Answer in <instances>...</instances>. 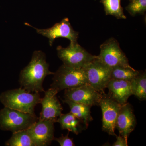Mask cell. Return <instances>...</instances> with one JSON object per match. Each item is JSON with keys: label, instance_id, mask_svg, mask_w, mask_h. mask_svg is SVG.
Returning a JSON list of instances; mask_svg holds the SVG:
<instances>
[{"label": "cell", "instance_id": "obj_1", "mask_svg": "<svg viewBox=\"0 0 146 146\" xmlns=\"http://www.w3.org/2000/svg\"><path fill=\"white\" fill-rule=\"evenodd\" d=\"M49 68L45 53L35 51L30 63L21 71L19 81L21 88L33 93L44 92L43 84L45 78L54 74Z\"/></svg>", "mask_w": 146, "mask_h": 146}, {"label": "cell", "instance_id": "obj_2", "mask_svg": "<svg viewBox=\"0 0 146 146\" xmlns=\"http://www.w3.org/2000/svg\"><path fill=\"white\" fill-rule=\"evenodd\" d=\"M39 93L29 92L23 88L7 90L0 95V102L4 107L34 115L35 108L40 103Z\"/></svg>", "mask_w": 146, "mask_h": 146}, {"label": "cell", "instance_id": "obj_3", "mask_svg": "<svg viewBox=\"0 0 146 146\" xmlns=\"http://www.w3.org/2000/svg\"><path fill=\"white\" fill-rule=\"evenodd\" d=\"M88 84L86 72L83 68L61 65L54 74L51 88L58 92Z\"/></svg>", "mask_w": 146, "mask_h": 146}, {"label": "cell", "instance_id": "obj_4", "mask_svg": "<svg viewBox=\"0 0 146 146\" xmlns=\"http://www.w3.org/2000/svg\"><path fill=\"white\" fill-rule=\"evenodd\" d=\"M38 119L35 114L4 107L0 110V129L12 133L25 130Z\"/></svg>", "mask_w": 146, "mask_h": 146}, {"label": "cell", "instance_id": "obj_5", "mask_svg": "<svg viewBox=\"0 0 146 146\" xmlns=\"http://www.w3.org/2000/svg\"><path fill=\"white\" fill-rule=\"evenodd\" d=\"M56 49L58 56L63 64L69 67L83 68L96 57L88 52L78 42L70 43L67 48L58 46Z\"/></svg>", "mask_w": 146, "mask_h": 146}, {"label": "cell", "instance_id": "obj_6", "mask_svg": "<svg viewBox=\"0 0 146 146\" xmlns=\"http://www.w3.org/2000/svg\"><path fill=\"white\" fill-rule=\"evenodd\" d=\"M100 49V52L97 58L108 67H130L127 57L115 38L106 40L101 45Z\"/></svg>", "mask_w": 146, "mask_h": 146}, {"label": "cell", "instance_id": "obj_7", "mask_svg": "<svg viewBox=\"0 0 146 146\" xmlns=\"http://www.w3.org/2000/svg\"><path fill=\"white\" fill-rule=\"evenodd\" d=\"M83 68L89 85L99 93H104L111 79V68L102 63L97 57Z\"/></svg>", "mask_w": 146, "mask_h": 146}, {"label": "cell", "instance_id": "obj_8", "mask_svg": "<svg viewBox=\"0 0 146 146\" xmlns=\"http://www.w3.org/2000/svg\"><path fill=\"white\" fill-rule=\"evenodd\" d=\"M25 24L35 29L38 34L48 38L50 46H52L56 39L60 37L69 39L71 44L77 42L79 33L73 29L68 18H64L59 23L55 24L52 27L46 29L36 28L28 23H26Z\"/></svg>", "mask_w": 146, "mask_h": 146}, {"label": "cell", "instance_id": "obj_9", "mask_svg": "<svg viewBox=\"0 0 146 146\" xmlns=\"http://www.w3.org/2000/svg\"><path fill=\"white\" fill-rule=\"evenodd\" d=\"M102 113V130L109 135L117 136L116 123L121 105L109 94L102 93L99 104Z\"/></svg>", "mask_w": 146, "mask_h": 146}, {"label": "cell", "instance_id": "obj_10", "mask_svg": "<svg viewBox=\"0 0 146 146\" xmlns=\"http://www.w3.org/2000/svg\"><path fill=\"white\" fill-rule=\"evenodd\" d=\"M102 94L96 91L89 85L85 84L65 90V99L70 100L90 106L99 105Z\"/></svg>", "mask_w": 146, "mask_h": 146}, {"label": "cell", "instance_id": "obj_11", "mask_svg": "<svg viewBox=\"0 0 146 146\" xmlns=\"http://www.w3.org/2000/svg\"><path fill=\"white\" fill-rule=\"evenodd\" d=\"M52 119H39L27 129L35 146L49 145L54 140V123Z\"/></svg>", "mask_w": 146, "mask_h": 146}, {"label": "cell", "instance_id": "obj_12", "mask_svg": "<svg viewBox=\"0 0 146 146\" xmlns=\"http://www.w3.org/2000/svg\"><path fill=\"white\" fill-rule=\"evenodd\" d=\"M44 92V97L41 99L40 102L42 108L39 119L54 120L56 122L57 118L62 114L63 110L56 97L58 92L52 88Z\"/></svg>", "mask_w": 146, "mask_h": 146}, {"label": "cell", "instance_id": "obj_13", "mask_svg": "<svg viewBox=\"0 0 146 146\" xmlns=\"http://www.w3.org/2000/svg\"><path fill=\"white\" fill-rule=\"evenodd\" d=\"M136 124V117L131 106L127 102L121 105L116 123V128L120 135L128 141V138L135 129Z\"/></svg>", "mask_w": 146, "mask_h": 146}, {"label": "cell", "instance_id": "obj_14", "mask_svg": "<svg viewBox=\"0 0 146 146\" xmlns=\"http://www.w3.org/2000/svg\"><path fill=\"white\" fill-rule=\"evenodd\" d=\"M109 95L121 105L127 103L131 95L130 81L111 79L108 84Z\"/></svg>", "mask_w": 146, "mask_h": 146}, {"label": "cell", "instance_id": "obj_15", "mask_svg": "<svg viewBox=\"0 0 146 146\" xmlns=\"http://www.w3.org/2000/svg\"><path fill=\"white\" fill-rule=\"evenodd\" d=\"M63 102L69 105L71 113L80 120L86 127H87L89 123L93 120L91 114V106L75 102L69 100L65 99Z\"/></svg>", "mask_w": 146, "mask_h": 146}, {"label": "cell", "instance_id": "obj_16", "mask_svg": "<svg viewBox=\"0 0 146 146\" xmlns=\"http://www.w3.org/2000/svg\"><path fill=\"white\" fill-rule=\"evenodd\" d=\"M56 122L60 123L62 129H67L76 135L83 129L81 125L83 123L70 112L68 114H61L56 120Z\"/></svg>", "mask_w": 146, "mask_h": 146}, {"label": "cell", "instance_id": "obj_17", "mask_svg": "<svg viewBox=\"0 0 146 146\" xmlns=\"http://www.w3.org/2000/svg\"><path fill=\"white\" fill-rule=\"evenodd\" d=\"M132 95L141 101L146 99V72H140L138 75L130 81Z\"/></svg>", "mask_w": 146, "mask_h": 146}, {"label": "cell", "instance_id": "obj_18", "mask_svg": "<svg viewBox=\"0 0 146 146\" xmlns=\"http://www.w3.org/2000/svg\"><path fill=\"white\" fill-rule=\"evenodd\" d=\"M5 145L35 146L27 129L13 133L11 137L6 142Z\"/></svg>", "mask_w": 146, "mask_h": 146}, {"label": "cell", "instance_id": "obj_19", "mask_svg": "<svg viewBox=\"0 0 146 146\" xmlns=\"http://www.w3.org/2000/svg\"><path fill=\"white\" fill-rule=\"evenodd\" d=\"M140 71H137L130 67L118 66L111 68V78L130 81L138 75Z\"/></svg>", "mask_w": 146, "mask_h": 146}, {"label": "cell", "instance_id": "obj_20", "mask_svg": "<svg viewBox=\"0 0 146 146\" xmlns=\"http://www.w3.org/2000/svg\"><path fill=\"white\" fill-rule=\"evenodd\" d=\"M121 0H101L104 6L106 15H111L118 19H126L123 9L121 5Z\"/></svg>", "mask_w": 146, "mask_h": 146}, {"label": "cell", "instance_id": "obj_21", "mask_svg": "<svg viewBox=\"0 0 146 146\" xmlns=\"http://www.w3.org/2000/svg\"><path fill=\"white\" fill-rule=\"evenodd\" d=\"M130 2L126 7L131 16L137 14H143L146 11V0H131Z\"/></svg>", "mask_w": 146, "mask_h": 146}, {"label": "cell", "instance_id": "obj_22", "mask_svg": "<svg viewBox=\"0 0 146 146\" xmlns=\"http://www.w3.org/2000/svg\"><path fill=\"white\" fill-rule=\"evenodd\" d=\"M69 133L66 136L62 135L60 138H54V140L57 141L60 146H75L73 139L68 136Z\"/></svg>", "mask_w": 146, "mask_h": 146}, {"label": "cell", "instance_id": "obj_23", "mask_svg": "<svg viewBox=\"0 0 146 146\" xmlns=\"http://www.w3.org/2000/svg\"><path fill=\"white\" fill-rule=\"evenodd\" d=\"M117 141H115L112 146H127V141L121 135L117 136Z\"/></svg>", "mask_w": 146, "mask_h": 146}, {"label": "cell", "instance_id": "obj_24", "mask_svg": "<svg viewBox=\"0 0 146 146\" xmlns=\"http://www.w3.org/2000/svg\"><path fill=\"white\" fill-rule=\"evenodd\" d=\"M129 1H131V0H129Z\"/></svg>", "mask_w": 146, "mask_h": 146}]
</instances>
